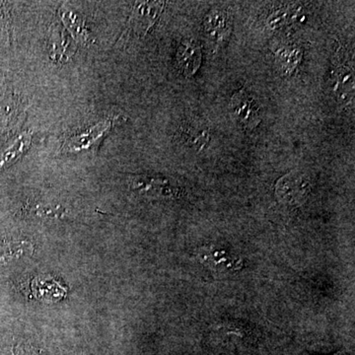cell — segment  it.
Returning <instances> with one entry per match:
<instances>
[{
    "label": "cell",
    "instance_id": "obj_3",
    "mask_svg": "<svg viewBox=\"0 0 355 355\" xmlns=\"http://www.w3.org/2000/svg\"><path fill=\"white\" fill-rule=\"evenodd\" d=\"M310 191V182L304 174L291 172L277 182V196L282 202L289 205H299L307 198Z\"/></svg>",
    "mask_w": 355,
    "mask_h": 355
},
{
    "label": "cell",
    "instance_id": "obj_4",
    "mask_svg": "<svg viewBox=\"0 0 355 355\" xmlns=\"http://www.w3.org/2000/svg\"><path fill=\"white\" fill-rule=\"evenodd\" d=\"M113 123L104 121L85 132L72 135L62 146L64 153H79V151L95 150L100 146L103 139L108 135Z\"/></svg>",
    "mask_w": 355,
    "mask_h": 355
},
{
    "label": "cell",
    "instance_id": "obj_9",
    "mask_svg": "<svg viewBox=\"0 0 355 355\" xmlns=\"http://www.w3.org/2000/svg\"><path fill=\"white\" fill-rule=\"evenodd\" d=\"M205 27L209 34L214 38L218 39L225 34L227 28V16L223 11H212L205 19Z\"/></svg>",
    "mask_w": 355,
    "mask_h": 355
},
{
    "label": "cell",
    "instance_id": "obj_10",
    "mask_svg": "<svg viewBox=\"0 0 355 355\" xmlns=\"http://www.w3.org/2000/svg\"><path fill=\"white\" fill-rule=\"evenodd\" d=\"M187 132H188L189 140H190L193 146H198V147H200V149L202 148V146H207V144H209V135L207 128L191 125V127L187 128Z\"/></svg>",
    "mask_w": 355,
    "mask_h": 355
},
{
    "label": "cell",
    "instance_id": "obj_5",
    "mask_svg": "<svg viewBox=\"0 0 355 355\" xmlns=\"http://www.w3.org/2000/svg\"><path fill=\"white\" fill-rule=\"evenodd\" d=\"M202 64V50L193 41L181 44L177 51V69L184 76H191L198 71Z\"/></svg>",
    "mask_w": 355,
    "mask_h": 355
},
{
    "label": "cell",
    "instance_id": "obj_1",
    "mask_svg": "<svg viewBox=\"0 0 355 355\" xmlns=\"http://www.w3.org/2000/svg\"><path fill=\"white\" fill-rule=\"evenodd\" d=\"M164 3L163 2H137L133 7L130 19H128L125 35H137L144 36L157 21L162 12Z\"/></svg>",
    "mask_w": 355,
    "mask_h": 355
},
{
    "label": "cell",
    "instance_id": "obj_13",
    "mask_svg": "<svg viewBox=\"0 0 355 355\" xmlns=\"http://www.w3.org/2000/svg\"><path fill=\"white\" fill-rule=\"evenodd\" d=\"M333 355H347V354H345V352H336V354H333Z\"/></svg>",
    "mask_w": 355,
    "mask_h": 355
},
{
    "label": "cell",
    "instance_id": "obj_11",
    "mask_svg": "<svg viewBox=\"0 0 355 355\" xmlns=\"http://www.w3.org/2000/svg\"><path fill=\"white\" fill-rule=\"evenodd\" d=\"M11 103L0 98V133L8 125L11 119Z\"/></svg>",
    "mask_w": 355,
    "mask_h": 355
},
{
    "label": "cell",
    "instance_id": "obj_2",
    "mask_svg": "<svg viewBox=\"0 0 355 355\" xmlns=\"http://www.w3.org/2000/svg\"><path fill=\"white\" fill-rule=\"evenodd\" d=\"M229 109L242 127L252 130L260 123V106L258 101L245 90H240L233 96Z\"/></svg>",
    "mask_w": 355,
    "mask_h": 355
},
{
    "label": "cell",
    "instance_id": "obj_8",
    "mask_svg": "<svg viewBox=\"0 0 355 355\" xmlns=\"http://www.w3.org/2000/svg\"><path fill=\"white\" fill-rule=\"evenodd\" d=\"M60 13H62V19L64 21V25L67 26V29L71 32L74 38L83 42V43H88V31L84 27L83 21L79 19L71 11L62 10L60 11Z\"/></svg>",
    "mask_w": 355,
    "mask_h": 355
},
{
    "label": "cell",
    "instance_id": "obj_7",
    "mask_svg": "<svg viewBox=\"0 0 355 355\" xmlns=\"http://www.w3.org/2000/svg\"><path fill=\"white\" fill-rule=\"evenodd\" d=\"M335 92L340 100L354 98V71L347 67L336 70Z\"/></svg>",
    "mask_w": 355,
    "mask_h": 355
},
{
    "label": "cell",
    "instance_id": "obj_6",
    "mask_svg": "<svg viewBox=\"0 0 355 355\" xmlns=\"http://www.w3.org/2000/svg\"><path fill=\"white\" fill-rule=\"evenodd\" d=\"M34 247L25 240H8L0 242V263H8L25 256H31Z\"/></svg>",
    "mask_w": 355,
    "mask_h": 355
},
{
    "label": "cell",
    "instance_id": "obj_12",
    "mask_svg": "<svg viewBox=\"0 0 355 355\" xmlns=\"http://www.w3.org/2000/svg\"><path fill=\"white\" fill-rule=\"evenodd\" d=\"M64 209L60 207H41L38 210L39 216L60 217L62 216Z\"/></svg>",
    "mask_w": 355,
    "mask_h": 355
}]
</instances>
